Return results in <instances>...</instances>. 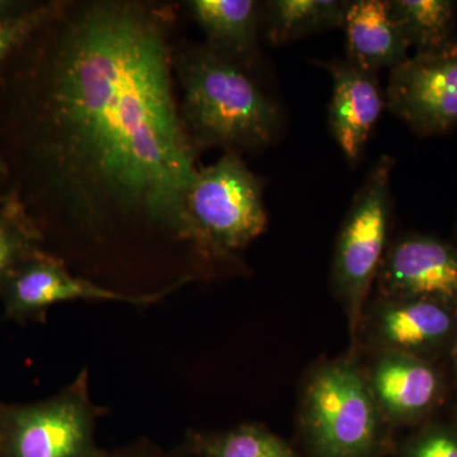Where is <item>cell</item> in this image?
Here are the masks:
<instances>
[{
    "label": "cell",
    "mask_w": 457,
    "mask_h": 457,
    "mask_svg": "<svg viewBox=\"0 0 457 457\" xmlns=\"http://www.w3.org/2000/svg\"><path fill=\"white\" fill-rule=\"evenodd\" d=\"M176 5L68 0L45 26L36 158L71 224H140L191 237L200 152L179 110Z\"/></svg>",
    "instance_id": "1"
},
{
    "label": "cell",
    "mask_w": 457,
    "mask_h": 457,
    "mask_svg": "<svg viewBox=\"0 0 457 457\" xmlns=\"http://www.w3.org/2000/svg\"><path fill=\"white\" fill-rule=\"evenodd\" d=\"M173 71L180 116L198 152L221 147L242 154L278 139L281 107L257 83L253 71L204 42L177 40Z\"/></svg>",
    "instance_id": "2"
},
{
    "label": "cell",
    "mask_w": 457,
    "mask_h": 457,
    "mask_svg": "<svg viewBox=\"0 0 457 457\" xmlns=\"http://www.w3.org/2000/svg\"><path fill=\"white\" fill-rule=\"evenodd\" d=\"M386 426L356 352L319 363L306 378L300 427L315 457H375Z\"/></svg>",
    "instance_id": "3"
},
{
    "label": "cell",
    "mask_w": 457,
    "mask_h": 457,
    "mask_svg": "<svg viewBox=\"0 0 457 457\" xmlns=\"http://www.w3.org/2000/svg\"><path fill=\"white\" fill-rule=\"evenodd\" d=\"M394 167L395 159L390 155H381L372 164L337 237L330 282L347 315L353 342L389 245Z\"/></svg>",
    "instance_id": "4"
},
{
    "label": "cell",
    "mask_w": 457,
    "mask_h": 457,
    "mask_svg": "<svg viewBox=\"0 0 457 457\" xmlns=\"http://www.w3.org/2000/svg\"><path fill=\"white\" fill-rule=\"evenodd\" d=\"M263 192V179L239 153L198 168L185 201L192 239L219 254L245 248L267 227Z\"/></svg>",
    "instance_id": "5"
},
{
    "label": "cell",
    "mask_w": 457,
    "mask_h": 457,
    "mask_svg": "<svg viewBox=\"0 0 457 457\" xmlns=\"http://www.w3.org/2000/svg\"><path fill=\"white\" fill-rule=\"evenodd\" d=\"M456 336L457 312L449 306L374 296L361 315L352 351L362 345L368 353L394 352L431 361Z\"/></svg>",
    "instance_id": "6"
},
{
    "label": "cell",
    "mask_w": 457,
    "mask_h": 457,
    "mask_svg": "<svg viewBox=\"0 0 457 457\" xmlns=\"http://www.w3.org/2000/svg\"><path fill=\"white\" fill-rule=\"evenodd\" d=\"M385 107L420 137L457 128V50L414 54L390 71Z\"/></svg>",
    "instance_id": "7"
},
{
    "label": "cell",
    "mask_w": 457,
    "mask_h": 457,
    "mask_svg": "<svg viewBox=\"0 0 457 457\" xmlns=\"http://www.w3.org/2000/svg\"><path fill=\"white\" fill-rule=\"evenodd\" d=\"M375 296L420 299L457 312V246L411 233L387 245L375 279Z\"/></svg>",
    "instance_id": "8"
},
{
    "label": "cell",
    "mask_w": 457,
    "mask_h": 457,
    "mask_svg": "<svg viewBox=\"0 0 457 457\" xmlns=\"http://www.w3.org/2000/svg\"><path fill=\"white\" fill-rule=\"evenodd\" d=\"M369 354L363 372L387 425L418 422L437 407L444 383L431 361L394 352Z\"/></svg>",
    "instance_id": "9"
},
{
    "label": "cell",
    "mask_w": 457,
    "mask_h": 457,
    "mask_svg": "<svg viewBox=\"0 0 457 457\" xmlns=\"http://www.w3.org/2000/svg\"><path fill=\"white\" fill-rule=\"evenodd\" d=\"M332 79L328 125L347 163L356 167L385 107L378 74L357 68L345 59L320 62Z\"/></svg>",
    "instance_id": "10"
},
{
    "label": "cell",
    "mask_w": 457,
    "mask_h": 457,
    "mask_svg": "<svg viewBox=\"0 0 457 457\" xmlns=\"http://www.w3.org/2000/svg\"><path fill=\"white\" fill-rule=\"evenodd\" d=\"M345 60L357 68L378 74L409 57L407 38L390 9L389 0H352L345 9Z\"/></svg>",
    "instance_id": "11"
},
{
    "label": "cell",
    "mask_w": 457,
    "mask_h": 457,
    "mask_svg": "<svg viewBox=\"0 0 457 457\" xmlns=\"http://www.w3.org/2000/svg\"><path fill=\"white\" fill-rule=\"evenodd\" d=\"M183 7L203 29L207 46L253 71L260 53L262 2L188 0Z\"/></svg>",
    "instance_id": "12"
},
{
    "label": "cell",
    "mask_w": 457,
    "mask_h": 457,
    "mask_svg": "<svg viewBox=\"0 0 457 457\" xmlns=\"http://www.w3.org/2000/svg\"><path fill=\"white\" fill-rule=\"evenodd\" d=\"M86 436V416L79 405L60 403L21 417L14 453L17 457H78Z\"/></svg>",
    "instance_id": "13"
},
{
    "label": "cell",
    "mask_w": 457,
    "mask_h": 457,
    "mask_svg": "<svg viewBox=\"0 0 457 457\" xmlns=\"http://www.w3.org/2000/svg\"><path fill=\"white\" fill-rule=\"evenodd\" d=\"M179 279L177 284L164 288L161 293L152 295H134L116 293L108 288L99 287L82 278L68 275L64 270L53 264H38L26 270L14 282L13 293L18 305L23 308H41L50 303L73 299L116 300V302L135 303H154L170 294L185 282Z\"/></svg>",
    "instance_id": "14"
},
{
    "label": "cell",
    "mask_w": 457,
    "mask_h": 457,
    "mask_svg": "<svg viewBox=\"0 0 457 457\" xmlns=\"http://www.w3.org/2000/svg\"><path fill=\"white\" fill-rule=\"evenodd\" d=\"M348 2L343 0H269L262 2V32L273 46L315 33L342 29Z\"/></svg>",
    "instance_id": "15"
},
{
    "label": "cell",
    "mask_w": 457,
    "mask_h": 457,
    "mask_svg": "<svg viewBox=\"0 0 457 457\" xmlns=\"http://www.w3.org/2000/svg\"><path fill=\"white\" fill-rule=\"evenodd\" d=\"M389 5L416 54L437 55L457 50V2L389 0Z\"/></svg>",
    "instance_id": "16"
},
{
    "label": "cell",
    "mask_w": 457,
    "mask_h": 457,
    "mask_svg": "<svg viewBox=\"0 0 457 457\" xmlns=\"http://www.w3.org/2000/svg\"><path fill=\"white\" fill-rule=\"evenodd\" d=\"M201 449L206 457H296L278 436L255 426L213 436Z\"/></svg>",
    "instance_id": "17"
},
{
    "label": "cell",
    "mask_w": 457,
    "mask_h": 457,
    "mask_svg": "<svg viewBox=\"0 0 457 457\" xmlns=\"http://www.w3.org/2000/svg\"><path fill=\"white\" fill-rule=\"evenodd\" d=\"M403 457H457V429L444 425L426 427L400 449Z\"/></svg>",
    "instance_id": "18"
},
{
    "label": "cell",
    "mask_w": 457,
    "mask_h": 457,
    "mask_svg": "<svg viewBox=\"0 0 457 457\" xmlns=\"http://www.w3.org/2000/svg\"><path fill=\"white\" fill-rule=\"evenodd\" d=\"M56 4L47 5L44 11L36 16L20 18V20H3L0 18V62L3 57L5 56L7 51L13 46L14 42L20 40L22 37L23 32L29 26L35 25V23H42L47 20L55 11Z\"/></svg>",
    "instance_id": "19"
},
{
    "label": "cell",
    "mask_w": 457,
    "mask_h": 457,
    "mask_svg": "<svg viewBox=\"0 0 457 457\" xmlns=\"http://www.w3.org/2000/svg\"><path fill=\"white\" fill-rule=\"evenodd\" d=\"M16 243L7 228L0 225V272L8 266L13 257Z\"/></svg>",
    "instance_id": "20"
},
{
    "label": "cell",
    "mask_w": 457,
    "mask_h": 457,
    "mask_svg": "<svg viewBox=\"0 0 457 457\" xmlns=\"http://www.w3.org/2000/svg\"><path fill=\"white\" fill-rule=\"evenodd\" d=\"M451 360H453V372H455L457 380V336L455 341L451 345Z\"/></svg>",
    "instance_id": "21"
}]
</instances>
